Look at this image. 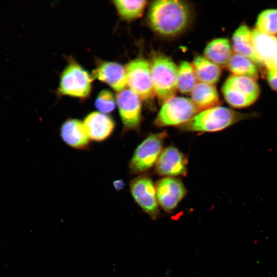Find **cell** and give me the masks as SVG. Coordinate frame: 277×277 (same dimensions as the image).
Masks as SVG:
<instances>
[{
	"mask_svg": "<svg viewBox=\"0 0 277 277\" xmlns=\"http://www.w3.org/2000/svg\"><path fill=\"white\" fill-rule=\"evenodd\" d=\"M130 191L142 209L150 217L155 219L159 214V204L152 180L145 175L138 176L130 182Z\"/></svg>",
	"mask_w": 277,
	"mask_h": 277,
	"instance_id": "10",
	"label": "cell"
},
{
	"mask_svg": "<svg viewBox=\"0 0 277 277\" xmlns=\"http://www.w3.org/2000/svg\"><path fill=\"white\" fill-rule=\"evenodd\" d=\"M155 164V170L159 174L178 176L186 174L187 159L175 147H168L162 151Z\"/></svg>",
	"mask_w": 277,
	"mask_h": 277,
	"instance_id": "12",
	"label": "cell"
},
{
	"mask_svg": "<svg viewBox=\"0 0 277 277\" xmlns=\"http://www.w3.org/2000/svg\"><path fill=\"white\" fill-rule=\"evenodd\" d=\"M83 123L90 140L98 142L109 138L115 127L112 117L97 111L88 114Z\"/></svg>",
	"mask_w": 277,
	"mask_h": 277,
	"instance_id": "13",
	"label": "cell"
},
{
	"mask_svg": "<svg viewBox=\"0 0 277 277\" xmlns=\"http://www.w3.org/2000/svg\"><path fill=\"white\" fill-rule=\"evenodd\" d=\"M190 19V8L182 1H154L148 13V21L151 28L165 36H174L182 33L188 26Z\"/></svg>",
	"mask_w": 277,
	"mask_h": 277,
	"instance_id": "1",
	"label": "cell"
},
{
	"mask_svg": "<svg viewBox=\"0 0 277 277\" xmlns=\"http://www.w3.org/2000/svg\"><path fill=\"white\" fill-rule=\"evenodd\" d=\"M232 45L235 53L246 56L259 66H263L255 55L251 31L246 25H241L234 31L232 36Z\"/></svg>",
	"mask_w": 277,
	"mask_h": 277,
	"instance_id": "16",
	"label": "cell"
},
{
	"mask_svg": "<svg viewBox=\"0 0 277 277\" xmlns=\"http://www.w3.org/2000/svg\"><path fill=\"white\" fill-rule=\"evenodd\" d=\"M222 91L227 103L236 108L251 105L256 101L260 93V87L254 79L233 75L226 80Z\"/></svg>",
	"mask_w": 277,
	"mask_h": 277,
	"instance_id": "4",
	"label": "cell"
},
{
	"mask_svg": "<svg viewBox=\"0 0 277 277\" xmlns=\"http://www.w3.org/2000/svg\"><path fill=\"white\" fill-rule=\"evenodd\" d=\"M92 77L108 84L115 91L126 88L125 67L114 62H102L92 72Z\"/></svg>",
	"mask_w": 277,
	"mask_h": 277,
	"instance_id": "14",
	"label": "cell"
},
{
	"mask_svg": "<svg viewBox=\"0 0 277 277\" xmlns=\"http://www.w3.org/2000/svg\"><path fill=\"white\" fill-rule=\"evenodd\" d=\"M255 55L263 63L277 52V37L262 33L256 29L251 31Z\"/></svg>",
	"mask_w": 277,
	"mask_h": 277,
	"instance_id": "19",
	"label": "cell"
},
{
	"mask_svg": "<svg viewBox=\"0 0 277 277\" xmlns=\"http://www.w3.org/2000/svg\"><path fill=\"white\" fill-rule=\"evenodd\" d=\"M116 98L124 131H137L142 121L140 97L131 89L126 88L117 92Z\"/></svg>",
	"mask_w": 277,
	"mask_h": 277,
	"instance_id": "9",
	"label": "cell"
},
{
	"mask_svg": "<svg viewBox=\"0 0 277 277\" xmlns=\"http://www.w3.org/2000/svg\"><path fill=\"white\" fill-rule=\"evenodd\" d=\"M93 80L81 66L71 61L61 75L58 91L61 95L86 98L90 94Z\"/></svg>",
	"mask_w": 277,
	"mask_h": 277,
	"instance_id": "5",
	"label": "cell"
},
{
	"mask_svg": "<svg viewBox=\"0 0 277 277\" xmlns=\"http://www.w3.org/2000/svg\"><path fill=\"white\" fill-rule=\"evenodd\" d=\"M60 135L64 142L69 147L77 150L89 148L90 139L84 123L76 118H68L62 125Z\"/></svg>",
	"mask_w": 277,
	"mask_h": 277,
	"instance_id": "15",
	"label": "cell"
},
{
	"mask_svg": "<svg viewBox=\"0 0 277 277\" xmlns=\"http://www.w3.org/2000/svg\"><path fill=\"white\" fill-rule=\"evenodd\" d=\"M200 112L191 100L174 96L162 105L154 124L157 127L181 126Z\"/></svg>",
	"mask_w": 277,
	"mask_h": 277,
	"instance_id": "6",
	"label": "cell"
},
{
	"mask_svg": "<svg viewBox=\"0 0 277 277\" xmlns=\"http://www.w3.org/2000/svg\"><path fill=\"white\" fill-rule=\"evenodd\" d=\"M159 204L167 212L172 211L186 194V189L178 179L164 177L155 186Z\"/></svg>",
	"mask_w": 277,
	"mask_h": 277,
	"instance_id": "11",
	"label": "cell"
},
{
	"mask_svg": "<svg viewBox=\"0 0 277 277\" xmlns=\"http://www.w3.org/2000/svg\"><path fill=\"white\" fill-rule=\"evenodd\" d=\"M191 100L200 111L219 106L221 104L214 85L199 82L191 93Z\"/></svg>",
	"mask_w": 277,
	"mask_h": 277,
	"instance_id": "17",
	"label": "cell"
},
{
	"mask_svg": "<svg viewBox=\"0 0 277 277\" xmlns=\"http://www.w3.org/2000/svg\"><path fill=\"white\" fill-rule=\"evenodd\" d=\"M120 17L125 21H132L141 16L147 1L145 0L112 1Z\"/></svg>",
	"mask_w": 277,
	"mask_h": 277,
	"instance_id": "22",
	"label": "cell"
},
{
	"mask_svg": "<svg viewBox=\"0 0 277 277\" xmlns=\"http://www.w3.org/2000/svg\"><path fill=\"white\" fill-rule=\"evenodd\" d=\"M116 101L112 92L104 89L98 94L95 101V107L100 112L107 114L112 112L115 108Z\"/></svg>",
	"mask_w": 277,
	"mask_h": 277,
	"instance_id": "25",
	"label": "cell"
},
{
	"mask_svg": "<svg viewBox=\"0 0 277 277\" xmlns=\"http://www.w3.org/2000/svg\"><path fill=\"white\" fill-rule=\"evenodd\" d=\"M197 78L192 64L182 62L178 67L177 89L182 94L191 93L197 83Z\"/></svg>",
	"mask_w": 277,
	"mask_h": 277,
	"instance_id": "23",
	"label": "cell"
},
{
	"mask_svg": "<svg viewBox=\"0 0 277 277\" xmlns=\"http://www.w3.org/2000/svg\"><path fill=\"white\" fill-rule=\"evenodd\" d=\"M127 85L145 102L153 100L155 95L150 65L145 59L137 58L125 66Z\"/></svg>",
	"mask_w": 277,
	"mask_h": 277,
	"instance_id": "7",
	"label": "cell"
},
{
	"mask_svg": "<svg viewBox=\"0 0 277 277\" xmlns=\"http://www.w3.org/2000/svg\"><path fill=\"white\" fill-rule=\"evenodd\" d=\"M255 29L267 34H277V9L261 12L257 18Z\"/></svg>",
	"mask_w": 277,
	"mask_h": 277,
	"instance_id": "24",
	"label": "cell"
},
{
	"mask_svg": "<svg viewBox=\"0 0 277 277\" xmlns=\"http://www.w3.org/2000/svg\"><path fill=\"white\" fill-rule=\"evenodd\" d=\"M232 54L231 46L229 40L223 37L215 38L210 41L204 51V57L220 68L227 66Z\"/></svg>",
	"mask_w": 277,
	"mask_h": 277,
	"instance_id": "18",
	"label": "cell"
},
{
	"mask_svg": "<svg viewBox=\"0 0 277 277\" xmlns=\"http://www.w3.org/2000/svg\"><path fill=\"white\" fill-rule=\"evenodd\" d=\"M150 65L155 95L163 105L174 97L177 90L178 67L170 58L163 55L153 57Z\"/></svg>",
	"mask_w": 277,
	"mask_h": 277,
	"instance_id": "3",
	"label": "cell"
},
{
	"mask_svg": "<svg viewBox=\"0 0 277 277\" xmlns=\"http://www.w3.org/2000/svg\"><path fill=\"white\" fill-rule=\"evenodd\" d=\"M125 185V182L122 179H118L113 182V186L114 189L117 191L122 190L124 188Z\"/></svg>",
	"mask_w": 277,
	"mask_h": 277,
	"instance_id": "28",
	"label": "cell"
},
{
	"mask_svg": "<svg viewBox=\"0 0 277 277\" xmlns=\"http://www.w3.org/2000/svg\"><path fill=\"white\" fill-rule=\"evenodd\" d=\"M267 80L270 87L277 92V69L269 70L267 74Z\"/></svg>",
	"mask_w": 277,
	"mask_h": 277,
	"instance_id": "26",
	"label": "cell"
},
{
	"mask_svg": "<svg viewBox=\"0 0 277 277\" xmlns=\"http://www.w3.org/2000/svg\"><path fill=\"white\" fill-rule=\"evenodd\" d=\"M192 65L196 78L200 82L214 85L220 78L222 73L221 68L204 56H195Z\"/></svg>",
	"mask_w": 277,
	"mask_h": 277,
	"instance_id": "20",
	"label": "cell"
},
{
	"mask_svg": "<svg viewBox=\"0 0 277 277\" xmlns=\"http://www.w3.org/2000/svg\"><path fill=\"white\" fill-rule=\"evenodd\" d=\"M227 67L233 75L248 77L254 80L259 78V72L255 64L248 58L238 53L232 54Z\"/></svg>",
	"mask_w": 277,
	"mask_h": 277,
	"instance_id": "21",
	"label": "cell"
},
{
	"mask_svg": "<svg viewBox=\"0 0 277 277\" xmlns=\"http://www.w3.org/2000/svg\"><path fill=\"white\" fill-rule=\"evenodd\" d=\"M256 115L253 113H240L217 106L200 111L189 121L180 126V128L187 131H219L243 120L254 117Z\"/></svg>",
	"mask_w": 277,
	"mask_h": 277,
	"instance_id": "2",
	"label": "cell"
},
{
	"mask_svg": "<svg viewBox=\"0 0 277 277\" xmlns=\"http://www.w3.org/2000/svg\"><path fill=\"white\" fill-rule=\"evenodd\" d=\"M167 136L165 131L150 134L137 147L129 162L131 173L144 172L156 163Z\"/></svg>",
	"mask_w": 277,
	"mask_h": 277,
	"instance_id": "8",
	"label": "cell"
},
{
	"mask_svg": "<svg viewBox=\"0 0 277 277\" xmlns=\"http://www.w3.org/2000/svg\"><path fill=\"white\" fill-rule=\"evenodd\" d=\"M265 67L268 70L277 69V52L271 58L264 63Z\"/></svg>",
	"mask_w": 277,
	"mask_h": 277,
	"instance_id": "27",
	"label": "cell"
}]
</instances>
